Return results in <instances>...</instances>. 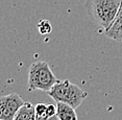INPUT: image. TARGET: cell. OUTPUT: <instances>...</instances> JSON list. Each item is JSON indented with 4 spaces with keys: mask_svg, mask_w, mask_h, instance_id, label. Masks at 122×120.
I'll return each instance as SVG.
<instances>
[{
    "mask_svg": "<svg viewBox=\"0 0 122 120\" xmlns=\"http://www.w3.org/2000/svg\"><path fill=\"white\" fill-rule=\"evenodd\" d=\"M121 3L122 0H87L86 10L88 16L105 30L115 20Z\"/></svg>",
    "mask_w": 122,
    "mask_h": 120,
    "instance_id": "cell-1",
    "label": "cell"
},
{
    "mask_svg": "<svg viewBox=\"0 0 122 120\" xmlns=\"http://www.w3.org/2000/svg\"><path fill=\"white\" fill-rule=\"evenodd\" d=\"M47 94L54 99L55 102H64L74 109L78 108L88 96L87 92L75 83H72L69 79L57 80Z\"/></svg>",
    "mask_w": 122,
    "mask_h": 120,
    "instance_id": "cell-2",
    "label": "cell"
},
{
    "mask_svg": "<svg viewBox=\"0 0 122 120\" xmlns=\"http://www.w3.org/2000/svg\"><path fill=\"white\" fill-rule=\"evenodd\" d=\"M49 64L45 61H37L29 66L28 70V91L41 90L48 92L57 82Z\"/></svg>",
    "mask_w": 122,
    "mask_h": 120,
    "instance_id": "cell-3",
    "label": "cell"
},
{
    "mask_svg": "<svg viewBox=\"0 0 122 120\" xmlns=\"http://www.w3.org/2000/svg\"><path fill=\"white\" fill-rule=\"evenodd\" d=\"M21 95L10 93L0 97V120H14L17 112L24 104Z\"/></svg>",
    "mask_w": 122,
    "mask_h": 120,
    "instance_id": "cell-4",
    "label": "cell"
},
{
    "mask_svg": "<svg viewBox=\"0 0 122 120\" xmlns=\"http://www.w3.org/2000/svg\"><path fill=\"white\" fill-rule=\"evenodd\" d=\"M105 37L115 41L122 42V3L115 20L107 29H105Z\"/></svg>",
    "mask_w": 122,
    "mask_h": 120,
    "instance_id": "cell-5",
    "label": "cell"
},
{
    "mask_svg": "<svg viewBox=\"0 0 122 120\" xmlns=\"http://www.w3.org/2000/svg\"><path fill=\"white\" fill-rule=\"evenodd\" d=\"M56 115L60 120H77L75 109L64 102H56Z\"/></svg>",
    "mask_w": 122,
    "mask_h": 120,
    "instance_id": "cell-6",
    "label": "cell"
},
{
    "mask_svg": "<svg viewBox=\"0 0 122 120\" xmlns=\"http://www.w3.org/2000/svg\"><path fill=\"white\" fill-rule=\"evenodd\" d=\"M14 120H36L35 105L30 102H24L19 109Z\"/></svg>",
    "mask_w": 122,
    "mask_h": 120,
    "instance_id": "cell-7",
    "label": "cell"
},
{
    "mask_svg": "<svg viewBox=\"0 0 122 120\" xmlns=\"http://www.w3.org/2000/svg\"><path fill=\"white\" fill-rule=\"evenodd\" d=\"M38 29L41 35H48L51 32L52 26L50 21L48 20H40L38 23Z\"/></svg>",
    "mask_w": 122,
    "mask_h": 120,
    "instance_id": "cell-8",
    "label": "cell"
},
{
    "mask_svg": "<svg viewBox=\"0 0 122 120\" xmlns=\"http://www.w3.org/2000/svg\"><path fill=\"white\" fill-rule=\"evenodd\" d=\"M46 108H47V104H42V102L37 104L35 105L36 116H43V115H45Z\"/></svg>",
    "mask_w": 122,
    "mask_h": 120,
    "instance_id": "cell-9",
    "label": "cell"
},
{
    "mask_svg": "<svg viewBox=\"0 0 122 120\" xmlns=\"http://www.w3.org/2000/svg\"><path fill=\"white\" fill-rule=\"evenodd\" d=\"M45 114L48 117L56 115V104H47Z\"/></svg>",
    "mask_w": 122,
    "mask_h": 120,
    "instance_id": "cell-10",
    "label": "cell"
},
{
    "mask_svg": "<svg viewBox=\"0 0 122 120\" xmlns=\"http://www.w3.org/2000/svg\"><path fill=\"white\" fill-rule=\"evenodd\" d=\"M36 120H60V118L57 117V115L48 117V116H46V114H45V115H43V116H36Z\"/></svg>",
    "mask_w": 122,
    "mask_h": 120,
    "instance_id": "cell-11",
    "label": "cell"
}]
</instances>
